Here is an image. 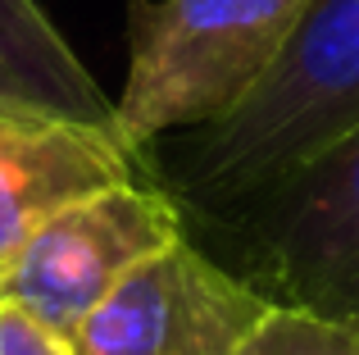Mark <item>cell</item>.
<instances>
[{
    "label": "cell",
    "mask_w": 359,
    "mask_h": 355,
    "mask_svg": "<svg viewBox=\"0 0 359 355\" xmlns=\"http://www.w3.org/2000/svg\"><path fill=\"white\" fill-rule=\"evenodd\" d=\"M0 105L109 123L114 100L100 91L41 0H0Z\"/></svg>",
    "instance_id": "52a82bcc"
},
{
    "label": "cell",
    "mask_w": 359,
    "mask_h": 355,
    "mask_svg": "<svg viewBox=\"0 0 359 355\" xmlns=\"http://www.w3.org/2000/svg\"><path fill=\"white\" fill-rule=\"evenodd\" d=\"M237 355H359V319L273 305Z\"/></svg>",
    "instance_id": "ba28073f"
},
{
    "label": "cell",
    "mask_w": 359,
    "mask_h": 355,
    "mask_svg": "<svg viewBox=\"0 0 359 355\" xmlns=\"http://www.w3.org/2000/svg\"><path fill=\"white\" fill-rule=\"evenodd\" d=\"M309 0H159L132 5V60L114 133L146 155L168 133L223 119L269 73Z\"/></svg>",
    "instance_id": "7a4b0ae2"
},
{
    "label": "cell",
    "mask_w": 359,
    "mask_h": 355,
    "mask_svg": "<svg viewBox=\"0 0 359 355\" xmlns=\"http://www.w3.org/2000/svg\"><path fill=\"white\" fill-rule=\"evenodd\" d=\"M187 237V210L173 192L155 182L100 187L46 219L14 264L0 274V296L18 301L60 333H78L82 319L137 264L155 260Z\"/></svg>",
    "instance_id": "277c9868"
},
{
    "label": "cell",
    "mask_w": 359,
    "mask_h": 355,
    "mask_svg": "<svg viewBox=\"0 0 359 355\" xmlns=\"http://www.w3.org/2000/svg\"><path fill=\"white\" fill-rule=\"evenodd\" d=\"M141 155L114 123L0 105V274L46 219L82 196L137 178Z\"/></svg>",
    "instance_id": "8992f818"
},
{
    "label": "cell",
    "mask_w": 359,
    "mask_h": 355,
    "mask_svg": "<svg viewBox=\"0 0 359 355\" xmlns=\"http://www.w3.org/2000/svg\"><path fill=\"white\" fill-rule=\"evenodd\" d=\"M214 219L273 305L359 319V128Z\"/></svg>",
    "instance_id": "3957f363"
},
{
    "label": "cell",
    "mask_w": 359,
    "mask_h": 355,
    "mask_svg": "<svg viewBox=\"0 0 359 355\" xmlns=\"http://www.w3.org/2000/svg\"><path fill=\"white\" fill-rule=\"evenodd\" d=\"M359 128V0H309L287 46L173 160L182 210L223 214Z\"/></svg>",
    "instance_id": "6da1fadb"
},
{
    "label": "cell",
    "mask_w": 359,
    "mask_h": 355,
    "mask_svg": "<svg viewBox=\"0 0 359 355\" xmlns=\"http://www.w3.org/2000/svg\"><path fill=\"white\" fill-rule=\"evenodd\" d=\"M273 301L237 269L205 255L191 237L173 241L82 319L78 355H237Z\"/></svg>",
    "instance_id": "5b68a950"
},
{
    "label": "cell",
    "mask_w": 359,
    "mask_h": 355,
    "mask_svg": "<svg viewBox=\"0 0 359 355\" xmlns=\"http://www.w3.org/2000/svg\"><path fill=\"white\" fill-rule=\"evenodd\" d=\"M0 355H78L73 337L36 319L18 301L0 296Z\"/></svg>",
    "instance_id": "9c48e42d"
}]
</instances>
